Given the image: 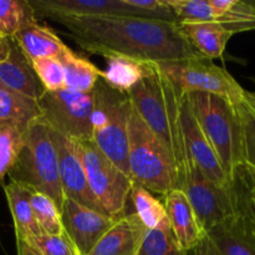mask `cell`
Listing matches in <instances>:
<instances>
[{"label": "cell", "instance_id": "cell-1", "mask_svg": "<svg viewBox=\"0 0 255 255\" xmlns=\"http://www.w3.org/2000/svg\"><path fill=\"white\" fill-rule=\"evenodd\" d=\"M86 52L166 62L202 56L179 34L177 22L136 16H101L62 22Z\"/></svg>", "mask_w": 255, "mask_h": 255}, {"label": "cell", "instance_id": "cell-2", "mask_svg": "<svg viewBox=\"0 0 255 255\" xmlns=\"http://www.w3.org/2000/svg\"><path fill=\"white\" fill-rule=\"evenodd\" d=\"M182 96L183 94L169 81L156 62H151L148 72L128 92L131 105L161 142L173 164L177 189L183 191L192 161L182 127Z\"/></svg>", "mask_w": 255, "mask_h": 255}, {"label": "cell", "instance_id": "cell-3", "mask_svg": "<svg viewBox=\"0 0 255 255\" xmlns=\"http://www.w3.org/2000/svg\"><path fill=\"white\" fill-rule=\"evenodd\" d=\"M9 177L15 183L46 194L56 203L60 212L65 202L59 176L57 153L50 129L37 119L22 133V146Z\"/></svg>", "mask_w": 255, "mask_h": 255}, {"label": "cell", "instance_id": "cell-4", "mask_svg": "<svg viewBox=\"0 0 255 255\" xmlns=\"http://www.w3.org/2000/svg\"><path fill=\"white\" fill-rule=\"evenodd\" d=\"M186 96L197 122L231 181L237 169L244 164L241 122L236 105L223 97L203 92Z\"/></svg>", "mask_w": 255, "mask_h": 255}, {"label": "cell", "instance_id": "cell-5", "mask_svg": "<svg viewBox=\"0 0 255 255\" xmlns=\"http://www.w3.org/2000/svg\"><path fill=\"white\" fill-rule=\"evenodd\" d=\"M128 174L134 184L166 196L177 189L173 164L166 149L131 105L128 121Z\"/></svg>", "mask_w": 255, "mask_h": 255}, {"label": "cell", "instance_id": "cell-6", "mask_svg": "<svg viewBox=\"0 0 255 255\" xmlns=\"http://www.w3.org/2000/svg\"><path fill=\"white\" fill-rule=\"evenodd\" d=\"M91 114V141L122 172L128 174V95L110 87L102 79L94 91ZM129 176V174H128Z\"/></svg>", "mask_w": 255, "mask_h": 255}, {"label": "cell", "instance_id": "cell-7", "mask_svg": "<svg viewBox=\"0 0 255 255\" xmlns=\"http://www.w3.org/2000/svg\"><path fill=\"white\" fill-rule=\"evenodd\" d=\"M238 208L233 216L209 229L189 255H255V214L239 167L232 177Z\"/></svg>", "mask_w": 255, "mask_h": 255}, {"label": "cell", "instance_id": "cell-8", "mask_svg": "<svg viewBox=\"0 0 255 255\" xmlns=\"http://www.w3.org/2000/svg\"><path fill=\"white\" fill-rule=\"evenodd\" d=\"M75 147L84 166L90 189L102 212L111 217L125 216V208L133 186L131 177L105 156L91 139L75 142Z\"/></svg>", "mask_w": 255, "mask_h": 255}, {"label": "cell", "instance_id": "cell-9", "mask_svg": "<svg viewBox=\"0 0 255 255\" xmlns=\"http://www.w3.org/2000/svg\"><path fill=\"white\" fill-rule=\"evenodd\" d=\"M157 66L183 95L203 92L223 97L232 104H238L244 97L246 90L238 81L224 67L204 56L158 62Z\"/></svg>", "mask_w": 255, "mask_h": 255}, {"label": "cell", "instance_id": "cell-10", "mask_svg": "<svg viewBox=\"0 0 255 255\" xmlns=\"http://www.w3.org/2000/svg\"><path fill=\"white\" fill-rule=\"evenodd\" d=\"M92 91H45L37 100V106L41 114L40 119L51 131L71 141L91 139V114L94 104Z\"/></svg>", "mask_w": 255, "mask_h": 255}, {"label": "cell", "instance_id": "cell-11", "mask_svg": "<svg viewBox=\"0 0 255 255\" xmlns=\"http://www.w3.org/2000/svg\"><path fill=\"white\" fill-rule=\"evenodd\" d=\"M183 192L204 233L233 216L238 208L232 181L226 187L217 186L193 162L187 172Z\"/></svg>", "mask_w": 255, "mask_h": 255}, {"label": "cell", "instance_id": "cell-12", "mask_svg": "<svg viewBox=\"0 0 255 255\" xmlns=\"http://www.w3.org/2000/svg\"><path fill=\"white\" fill-rule=\"evenodd\" d=\"M27 2L36 19H50L60 24L86 17H143L138 10L129 6L125 0H27Z\"/></svg>", "mask_w": 255, "mask_h": 255}, {"label": "cell", "instance_id": "cell-13", "mask_svg": "<svg viewBox=\"0 0 255 255\" xmlns=\"http://www.w3.org/2000/svg\"><path fill=\"white\" fill-rule=\"evenodd\" d=\"M61 216L65 232L79 255L89 254L121 218L90 209L71 199H65Z\"/></svg>", "mask_w": 255, "mask_h": 255}, {"label": "cell", "instance_id": "cell-14", "mask_svg": "<svg viewBox=\"0 0 255 255\" xmlns=\"http://www.w3.org/2000/svg\"><path fill=\"white\" fill-rule=\"evenodd\" d=\"M50 136L57 153L60 183L65 198L104 213L90 189L84 166L75 147V142L51 129Z\"/></svg>", "mask_w": 255, "mask_h": 255}, {"label": "cell", "instance_id": "cell-15", "mask_svg": "<svg viewBox=\"0 0 255 255\" xmlns=\"http://www.w3.org/2000/svg\"><path fill=\"white\" fill-rule=\"evenodd\" d=\"M181 115L184 139H186L187 151H188L191 161L197 164L204 176L217 186H228L231 181L227 177L216 151L197 122L186 95L182 96Z\"/></svg>", "mask_w": 255, "mask_h": 255}, {"label": "cell", "instance_id": "cell-16", "mask_svg": "<svg viewBox=\"0 0 255 255\" xmlns=\"http://www.w3.org/2000/svg\"><path fill=\"white\" fill-rule=\"evenodd\" d=\"M163 198L172 233L179 248L191 253L203 241L206 233L199 226L191 203L182 189H173Z\"/></svg>", "mask_w": 255, "mask_h": 255}, {"label": "cell", "instance_id": "cell-17", "mask_svg": "<svg viewBox=\"0 0 255 255\" xmlns=\"http://www.w3.org/2000/svg\"><path fill=\"white\" fill-rule=\"evenodd\" d=\"M0 84L35 101L45 92L44 86L35 74L32 62L14 39L9 56L5 61L0 62Z\"/></svg>", "mask_w": 255, "mask_h": 255}, {"label": "cell", "instance_id": "cell-18", "mask_svg": "<svg viewBox=\"0 0 255 255\" xmlns=\"http://www.w3.org/2000/svg\"><path fill=\"white\" fill-rule=\"evenodd\" d=\"M144 232L136 213H126L87 255H136Z\"/></svg>", "mask_w": 255, "mask_h": 255}, {"label": "cell", "instance_id": "cell-19", "mask_svg": "<svg viewBox=\"0 0 255 255\" xmlns=\"http://www.w3.org/2000/svg\"><path fill=\"white\" fill-rule=\"evenodd\" d=\"M179 34L192 47L207 59L223 56L232 32L214 21H177Z\"/></svg>", "mask_w": 255, "mask_h": 255}, {"label": "cell", "instance_id": "cell-20", "mask_svg": "<svg viewBox=\"0 0 255 255\" xmlns=\"http://www.w3.org/2000/svg\"><path fill=\"white\" fill-rule=\"evenodd\" d=\"M12 39L31 62L47 57L59 59L69 50L50 27L37 21L22 27L12 36Z\"/></svg>", "mask_w": 255, "mask_h": 255}, {"label": "cell", "instance_id": "cell-21", "mask_svg": "<svg viewBox=\"0 0 255 255\" xmlns=\"http://www.w3.org/2000/svg\"><path fill=\"white\" fill-rule=\"evenodd\" d=\"M106 59V69L102 70L101 79L112 89L128 95V92L148 72L151 62L133 57L111 55Z\"/></svg>", "mask_w": 255, "mask_h": 255}, {"label": "cell", "instance_id": "cell-22", "mask_svg": "<svg viewBox=\"0 0 255 255\" xmlns=\"http://www.w3.org/2000/svg\"><path fill=\"white\" fill-rule=\"evenodd\" d=\"M4 192L14 222L16 241H22L29 236L41 233L31 207V194L34 191L22 184L10 182L4 186Z\"/></svg>", "mask_w": 255, "mask_h": 255}, {"label": "cell", "instance_id": "cell-23", "mask_svg": "<svg viewBox=\"0 0 255 255\" xmlns=\"http://www.w3.org/2000/svg\"><path fill=\"white\" fill-rule=\"evenodd\" d=\"M40 116L37 101L0 84V125L17 127L24 132Z\"/></svg>", "mask_w": 255, "mask_h": 255}, {"label": "cell", "instance_id": "cell-24", "mask_svg": "<svg viewBox=\"0 0 255 255\" xmlns=\"http://www.w3.org/2000/svg\"><path fill=\"white\" fill-rule=\"evenodd\" d=\"M65 74V90L74 92H91L101 79L99 67L91 61L76 54L69 47L66 52L59 57Z\"/></svg>", "mask_w": 255, "mask_h": 255}, {"label": "cell", "instance_id": "cell-25", "mask_svg": "<svg viewBox=\"0 0 255 255\" xmlns=\"http://www.w3.org/2000/svg\"><path fill=\"white\" fill-rule=\"evenodd\" d=\"M129 198L133 202L134 213L146 229H154L168 221L164 204L143 187L133 183Z\"/></svg>", "mask_w": 255, "mask_h": 255}, {"label": "cell", "instance_id": "cell-26", "mask_svg": "<svg viewBox=\"0 0 255 255\" xmlns=\"http://www.w3.org/2000/svg\"><path fill=\"white\" fill-rule=\"evenodd\" d=\"M36 21L27 0H0V34L12 37L22 27Z\"/></svg>", "mask_w": 255, "mask_h": 255}, {"label": "cell", "instance_id": "cell-27", "mask_svg": "<svg viewBox=\"0 0 255 255\" xmlns=\"http://www.w3.org/2000/svg\"><path fill=\"white\" fill-rule=\"evenodd\" d=\"M136 255H189L179 248L168 221L154 229H146Z\"/></svg>", "mask_w": 255, "mask_h": 255}, {"label": "cell", "instance_id": "cell-28", "mask_svg": "<svg viewBox=\"0 0 255 255\" xmlns=\"http://www.w3.org/2000/svg\"><path fill=\"white\" fill-rule=\"evenodd\" d=\"M31 207L35 221L40 232L49 236H62L66 234L62 223V216L56 203L46 194L32 192Z\"/></svg>", "mask_w": 255, "mask_h": 255}, {"label": "cell", "instance_id": "cell-29", "mask_svg": "<svg viewBox=\"0 0 255 255\" xmlns=\"http://www.w3.org/2000/svg\"><path fill=\"white\" fill-rule=\"evenodd\" d=\"M16 243L24 244L35 255H79L67 234L49 236L40 233L16 241Z\"/></svg>", "mask_w": 255, "mask_h": 255}, {"label": "cell", "instance_id": "cell-30", "mask_svg": "<svg viewBox=\"0 0 255 255\" xmlns=\"http://www.w3.org/2000/svg\"><path fill=\"white\" fill-rule=\"evenodd\" d=\"M22 133L17 127L0 125V183L14 166L22 146Z\"/></svg>", "mask_w": 255, "mask_h": 255}, {"label": "cell", "instance_id": "cell-31", "mask_svg": "<svg viewBox=\"0 0 255 255\" xmlns=\"http://www.w3.org/2000/svg\"><path fill=\"white\" fill-rule=\"evenodd\" d=\"M234 105L241 122L244 164L255 168V111L244 97L242 101Z\"/></svg>", "mask_w": 255, "mask_h": 255}, {"label": "cell", "instance_id": "cell-32", "mask_svg": "<svg viewBox=\"0 0 255 255\" xmlns=\"http://www.w3.org/2000/svg\"><path fill=\"white\" fill-rule=\"evenodd\" d=\"M177 21H213V9L208 0H164Z\"/></svg>", "mask_w": 255, "mask_h": 255}, {"label": "cell", "instance_id": "cell-33", "mask_svg": "<svg viewBox=\"0 0 255 255\" xmlns=\"http://www.w3.org/2000/svg\"><path fill=\"white\" fill-rule=\"evenodd\" d=\"M32 67L45 91L65 90V74L59 59L47 57L32 61Z\"/></svg>", "mask_w": 255, "mask_h": 255}, {"label": "cell", "instance_id": "cell-34", "mask_svg": "<svg viewBox=\"0 0 255 255\" xmlns=\"http://www.w3.org/2000/svg\"><path fill=\"white\" fill-rule=\"evenodd\" d=\"M242 174H243V181L246 184L249 203H251L252 209L255 214V168L248 166V164H243L242 166Z\"/></svg>", "mask_w": 255, "mask_h": 255}, {"label": "cell", "instance_id": "cell-35", "mask_svg": "<svg viewBox=\"0 0 255 255\" xmlns=\"http://www.w3.org/2000/svg\"><path fill=\"white\" fill-rule=\"evenodd\" d=\"M12 45V37H7L5 35L0 34V62L5 61L9 56L10 49Z\"/></svg>", "mask_w": 255, "mask_h": 255}, {"label": "cell", "instance_id": "cell-36", "mask_svg": "<svg viewBox=\"0 0 255 255\" xmlns=\"http://www.w3.org/2000/svg\"><path fill=\"white\" fill-rule=\"evenodd\" d=\"M244 100L249 104V106L255 111V92H249L247 91L244 92Z\"/></svg>", "mask_w": 255, "mask_h": 255}, {"label": "cell", "instance_id": "cell-37", "mask_svg": "<svg viewBox=\"0 0 255 255\" xmlns=\"http://www.w3.org/2000/svg\"><path fill=\"white\" fill-rule=\"evenodd\" d=\"M16 248H17V255H35L21 243H16Z\"/></svg>", "mask_w": 255, "mask_h": 255}, {"label": "cell", "instance_id": "cell-38", "mask_svg": "<svg viewBox=\"0 0 255 255\" xmlns=\"http://www.w3.org/2000/svg\"><path fill=\"white\" fill-rule=\"evenodd\" d=\"M253 81H254V84H255V79H253Z\"/></svg>", "mask_w": 255, "mask_h": 255}]
</instances>
